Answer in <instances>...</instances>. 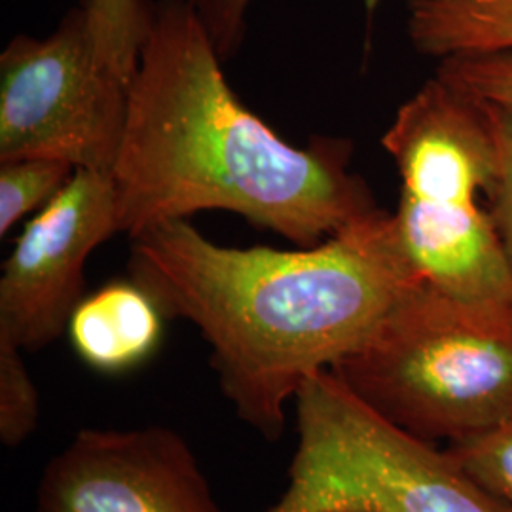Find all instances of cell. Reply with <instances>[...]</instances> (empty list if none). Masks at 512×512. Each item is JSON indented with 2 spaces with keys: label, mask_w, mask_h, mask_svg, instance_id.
Returning <instances> with one entry per match:
<instances>
[{
  "label": "cell",
  "mask_w": 512,
  "mask_h": 512,
  "mask_svg": "<svg viewBox=\"0 0 512 512\" xmlns=\"http://www.w3.org/2000/svg\"><path fill=\"white\" fill-rule=\"evenodd\" d=\"M382 145L403 181L393 234L416 277L465 300L512 302L509 260L480 207L495 165L480 103L435 76L399 109Z\"/></svg>",
  "instance_id": "277c9868"
},
{
  "label": "cell",
  "mask_w": 512,
  "mask_h": 512,
  "mask_svg": "<svg viewBox=\"0 0 512 512\" xmlns=\"http://www.w3.org/2000/svg\"><path fill=\"white\" fill-rule=\"evenodd\" d=\"M23 349L0 338V440L18 446L40 416L38 389L21 357Z\"/></svg>",
  "instance_id": "5bb4252c"
},
{
  "label": "cell",
  "mask_w": 512,
  "mask_h": 512,
  "mask_svg": "<svg viewBox=\"0 0 512 512\" xmlns=\"http://www.w3.org/2000/svg\"><path fill=\"white\" fill-rule=\"evenodd\" d=\"M329 370L414 437L467 439L512 414V302L421 283Z\"/></svg>",
  "instance_id": "3957f363"
},
{
  "label": "cell",
  "mask_w": 512,
  "mask_h": 512,
  "mask_svg": "<svg viewBox=\"0 0 512 512\" xmlns=\"http://www.w3.org/2000/svg\"><path fill=\"white\" fill-rule=\"evenodd\" d=\"M253 0H194V8L202 19L203 27L211 38L222 61L238 54L245 38L247 12ZM365 8L372 14L380 0H363Z\"/></svg>",
  "instance_id": "2e32d148"
},
{
  "label": "cell",
  "mask_w": 512,
  "mask_h": 512,
  "mask_svg": "<svg viewBox=\"0 0 512 512\" xmlns=\"http://www.w3.org/2000/svg\"><path fill=\"white\" fill-rule=\"evenodd\" d=\"M406 33L439 59L512 50V0H408Z\"/></svg>",
  "instance_id": "30bf717a"
},
{
  "label": "cell",
  "mask_w": 512,
  "mask_h": 512,
  "mask_svg": "<svg viewBox=\"0 0 512 512\" xmlns=\"http://www.w3.org/2000/svg\"><path fill=\"white\" fill-rule=\"evenodd\" d=\"M289 488L268 512H512L433 442L378 414L332 370L300 385Z\"/></svg>",
  "instance_id": "5b68a950"
},
{
  "label": "cell",
  "mask_w": 512,
  "mask_h": 512,
  "mask_svg": "<svg viewBox=\"0 0 512 512\" xmlns=\"http://www.w3.org/2000/svg\"><path fill=\"white\" fill-rule=\"evenodd\" d=\"M164 313L135 281H114L78 302L69 336L86 365L124 372L148 359L162 338Z\"/></svg>",
  "instance_id": "9c48e42d"
},
{
  "label": "cell",
  "mask_w": 512,
  "mask_h": 512,
  "mask_svg": "<svg viewBox=\"0 0 512 512\" xmlns=\"http://www.w3.org/2000/svg\"><path fill=\"white\" fill-rule=\"evenodd\" d=\"M118 234L110 173L76 169L31 220L0 277V338L37 351L69 327L95 247Z\"/></svg>",
  "instance_id": "52a82bcc"
},
{
  "label": "cell",
  "mask_w": 512,
  "mask_h": 512,
  "mask_svg": "<svg viewBox=\"0 0 512 512\" xmlns=\"http://www.w3.org/2000/svg\"><path fill=\"white\" fill-rule=\"evenodd\" d=\"M73 165L48 158H23L0 167V234L6 236L23 215L52 202L71 181Z\"/></svg>",
  "instance_id": "7c38bea8"
},
{
  "label": "cell",
  "mask_w": 512,
  "mask_h": 512,
  "mask_svg": "<svg viewBox=\"0 0 512 512\" xmlns=\"http://www.w3.org/2000/svg\"><path fill=\"white\" fill-rule=\"evenodd\" d=\"M93 31L101 54L133 82L139 57L148 37L154 8L152 0H88Z\"/></svg>",
  "instance_id": "8fae6325"
},
{
  "label": "cell",
  "mask_w": 512,
  "mask_h": 512,
  "mask_svg": "<svg viewBox=\"0 0 512 512\" xmlns=\"http://www.w3.org/2000/svg\"><path fill=\"white\" fill-rule=\"evenodd\" d=\"M37 497L38 512H222L186 440L156 425L80 431Z\"/></svg>",
  "instance_id": "ba28073f"
},
{
  "label": "cell",
  "mask_w": 512,
  "mask_h": 512,
  "mask_svg": "<svg viewBox=\"0 0 512 512\" xmlns=\"http://www.w3.org/2000/svg\"><path fill=\"white\" fill-rule=\"evenodd\" d=\"M188 2H190V4H194V0H188Z\"/></svg>",
  "instance_id": "ac0fdd59"
},
{
  "label": "cell",
  "mask_w": 512,
  "mask_h": 512,
  "mask_svg": "<svg viewBox=\"0 0 512 512\" xmlns=\"http://www.w3.org/2000/svg\"><path fill=\"white\" fill-rule=\"evenodd\" d=\"M494 139L495 165L486 190L488 213L512 270V110L478 101Z\"/></svg>",
  "instance_id": "9a60e30c"
},
{
  "label": "cell",
  "mask_w": 512,
  "mask_h": 512,
  "mask_svg": "<svg viewBox=\"0 0 512 512\" xmlns=\"http://www.w3.org/2000/svg\"><path fill=\"white\" fill-rule=\"evenodd\" d=\"M220 63L188 0L156 2L110 171L118 234L222 209L315 247L382 211L349 173L348 145H289L243 107Z\"/></svg>",
  "instance_id": "7a4b0ae2"
},
{
  "label": "cell",
  "mask_w": 512,
  "mask_h": 512,
  "mask_svg": "<svg viewBox=\"0 0 512 512\" xmlns=\"http://www.w3.org/2000/svg\"><path fill=\"white\" fill-rule=\"evenodd\" d=\"M446 450L480 488L512 511V414Z\"/></svg>",
  "instance_id": "4fadbf2b"
},
{
  "label": "cell",
  "mask_w": 512,
  "mask_h": 512,
  "mask_svg": "<svg viewBox=\"0 0 512 512\" xmlns=\"http://www.w3.org/2000/svg\"><path fill=\"white\" fill-rule=\"evenodd\" d=\"M129 88L99 50L88 0L48 37L12 38L0 55V164L48 158L110 173Z\"/></svg>",
  "instance_id": "8992f818"
},
{
  "label": "cell",
  "mask_w": 512,
  "mask_h": 512,
  "mask_svg": "<svg viewBox=\"0 0 512 512\" xmlns=\"http://www.w3.org/2000/svg\"><path fill=\"white\" fill-rule=\"evenodd\" d=\"M129 277L196 325L239 420L277 440L310 376L361 348L421 285L378 211L315 247H224L186 219L131 238Z\"/></svg>",
  "instance_id": "6da1fadb"
},
{
  "label": "cell",
  "mask_w": 512,
  "mask_h": 512,
  "mask_svg": "<svg viewBox=\"0 0 512 512\" xmlns=\"http://www.w3.org/2000/svg\"><path fill=\"white\" fill-rule=\"evenodd\" d=\"M334 512H363V511H334Z\"/></svg>",
  "instance_id": "e0dca14e"
}]
</instances>
